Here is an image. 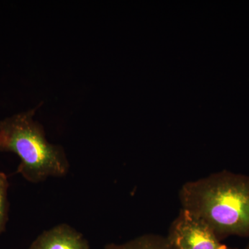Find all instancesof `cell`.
I'll return each instance as SVG.
<instances>
[{
  "instance_id": "5",
  "label": "cell",
  "mask_w": 249,
  "mask_h": 249,
  "mask_svg": "<svg viewBox=\"0 0 249 249\" xmlns=\"http://www.w3.org/2000/svg\"><path fill=\"white\" fill-rule=\"evenodd\" d=\"M104 249H173L167 237L145 234L122 244L110 243Z\"/></svg>"
},
{
  "instance_id": "7",
  "label": "cell",
  "mask_w": 249,
  "mask_h": 249,
  "mask_svg": "<svg viewBox=\"0 0 249 249\" xmlns=\"http://www.w3.org/2000/svg\"><path fill=\"white\" fill-rule=\"evenodd\" d=\"M245 249H249V242L248 243V245L246 246V247H245Z\"/></svg>"
},
{
  "instance_id": "3",
  "label": "cell",
  "mask_w": 249,
  "mask_h": 249,
  "mask_svg": "<svg viewBox=\"0 0 249 249\" xmlns=\"http://www.w3.org/2000/svg\"><path fill=\"white\" fill-rule=\"evenodd\" d=\"M167 238L173 249H238L222 244L211 228L183 209L170 225Z\"/></svg>"
},
{
  "instance_id": "2",
  "label": "cell",
  "mask_w": 249,
  "mask_h": 249,
  "mask_svg": "<svg viewBox=\"0 0 249 249\" xmlns=\"http://www.w3.org/2000/svg\"><path fill=\"white\" fill-rule=\"evenodd\" d=\"M37 107L0 121V152L20 160L16 173L31 183L66 176L70 163L60 145L47 140L43 125L35 119Z\"/></svg>"
},
{
  "instance_id": "1",
  "label": "cell",
  "mask_w": 249,
  "mask_h": 249,
  "mask_svg": "<svg viewBox=\"0 0 249 249\" xmlns=\"http://www.w3.org/2000/svg\"><path fill=\"white\" fill-rule=\"evenodd\" d=\"M178 196L181 209L201 219L220 240L249 237V175L213 173L185 183Z\"/></svg>"
},
{
  "instance_id": "4",
  "label": "cell",
  "mask_w": 249,
  "mask_h": 249,
  "mask_svg": "<svg viewBox=\"0 0 249 249\" xmlns=\"http://www.w3.org/2000/svg\"><path fill=\"white\" fill-rule=\"evenodd\" d=\"M29 249H91L80 232L67 224L45 231L31 243Z\"/></svg>"
},
{
  "instance_id": "6",
  "label": "cell",
  "mask_w": 249,
  "mask_h": 249,
  "mask_svg": "<svg viewBox=\"0 0 249 249\" xmlns=\"http://www.w3.org/2000/svg\"><path fill=\"white\" fill-rule=\"evenodd\" d=\"M9 182L7 175L0 172V235L6 231V224L9 221Z\"/></svg>"
}]
</instances>
